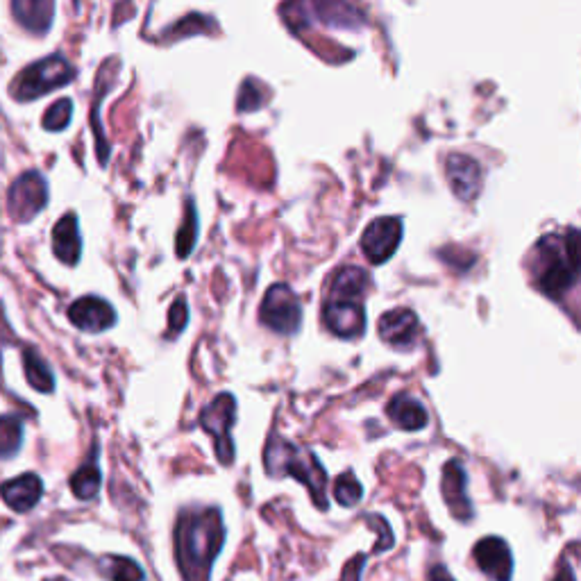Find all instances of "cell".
I'll list each match as a JSON object with an SVG mask.
<instances>
[{
	"label": "cell",
	"mask_w": 581,
	"mask_h": 581,
	"mask_svg": "<svg viewBox=\"0 0 581 581\" xmlns=\"http://www.w3.org/2000/svg\"><path fill=\"white\" fill-rule=\"evenodd\" d=\"M366 522L375 529L377 534H380V538H377V543L373 547V554H380L384 550H389V547H393L395 538H393L389 522H386L382 516H366Z\"/></svg>",
	"instance_id": "28"
},
{
	"label": "cell",
	"mask_w": 581,
	"mask_h": 581,
	"mask_svg": "<svg viewBox=\"0 0 581 581\" xmlns=\"http://www.w3.org/2000/svg\"><path fill=\"white\" fill-rule=\"evenodd\" d=\"M23 445V423L14 416H0V459L12 457Z\"/></svg>",
	"instance_id": "23"
},
{
	"label": "cell",
	"mask_w": 581,
	"mask_h": 581,
	"mask_svg": "<svg viewBox=\"0 0 581 581\" xmlns=\"http://www.w3.org/2000/svg\"><path fill=\"white\" fill-rule=\"evenodd\" d=\"M532 275L538 291L559 300L577 284L579 277V237L575 227L547 234L532 252Z\"/></svg>",
	"instance_id": "2"
},
{
	"label": "cell",
	"mask_w": 581,
	"mask_h": 581,
	"mask_svg": "<svg viewBox=\"0 0 581 581\" xmlns=\"http://www.w3.org/2000/svg\"><path fill=\"white\" fill-rule=\"evenodd\" d=\"M48 202V184L39 171H28L10 187V212L16 221H32Z\"/></svg>",
	"instance_id": "8"
},
{
	"label": "cell",
	"mask_w": 581,
	"mask_h": 581,
	"mask_svg": "<svg viewBox=\"0 0 581 581\" xmlns=\"http://www.w3.org/2000/svg\"><path fill=\"white\" fill-rule=\"evenodd\" d=\"M175 561L184 581H209L212 568L223 550L225 525L216 507L184 509L175 522Z\"/></svg>",
	"instance_id": "1"
},
{
	"label": "cell",
	"mask_w": 581,
	"mask_h": 581,
	"mask_svg": "<svg viewBox=\"0 0 581 581\" xmlns=\"http://www.w3.org/2000/svg\"><path fill=\"white\" fill-rule=\"evenodd\" d=\"M69 321L84 332H105L116 323V311L103 298L84 296L71 305Z\"/></svg>",
	"instance_id": "13"
},
{
	"label": "cell",
	"mask_w": 581,
	"mask_h": 581,
	"mask_svg": "<svg viewBox=\"0 0 581 581\" xmlns=\"http://www.w3.org/2000/svg\"><path fill=\"white\" fill-rule=\"evenodd\" d=\"M361 300H364L361 296L330 289V296H327L323 307L327 330L339 339H357L366 330V311Z\"/></svg>",
	"instance_id": "7"
},
{
	"label": "cell",
	"mask_w": 581,
	"mask_h": 581,
	"mask_svg": "<svg viewBox=\"0 0 581 581\" xmlns=\"http://www.w3.org/2000/svg\"><path fill=\"white\" fill-rule=\"evenodd\" d=\"M234 420H237V400L232 393H221L200 414V425L207 434H212L216 457L223 466H230L234 461V441L230 436Z\"/></svg>",
	"instance_id": "5"
},
{
	"label": "cell",
	"mask_w": 581,
	"mask_h": 581,
	"mask_svg": "<svg viewBox=\"0 0 581 581\" xmlns=\"http://www.w3.org/2000/svg\"><path fill=\"white\" fill-rule=\"evenodd\" d=\"M12 12L23 28L35 35H44L53 25L55 5L50 0H14Z\"/></svg>",
	"instance_id": "18"
},
{
	"label": "cell",
	"mask_w": 581,
	"mask_h": 581,
	"mask_svg": "<svg viewBox=\"0 0 581 581\" xmlns=\"http://www.w3.org/2000/svg\"><path fill=\"white\" fill-rule=\"evenodd\" d=\"M189 323V305H187V298L180 296L178 300L173 302L171 311H168V339H173V336H178L184 327Z\"/></svg>",
	"instance_id": "27"
},
{
	"label": "cell",
	"mask_w": 581,
	"mask_h": 581,
	"mask_svg": "<svg viewBox=\"0 0 581 581\" xmlns=\"http://www.w3.org/2000/svg\"><path fill=\"white\" fill-rule=\"evenodd\" d=\"M0 495H3L7 507L25 513L37 507L41 495H44V482L35 473H25L0 486Z\"/></svg>",
	"instance_id": "15"
},
{
	"label": "cell",
	"mask_w": 581,
	"mask_h": 581,
	"mask_svg": "<svg viewBox=\"0 0 581 581\" xmlns=\"http://www.w3.org/2000/svg\"><path fill=\"white\" fill-rule=\"evenodd\" d=\"M552 581H577V577H575V570H572V566L570 563L563 559L561 563H559V570H557V577H554Z\"/></svg>",
	"instance_id": "30"
},
{
	"label": "cell",
	"mask_w": 581,
	"mask_h": 581,
	"mask_svg": "<svg viewBox=\"0 0 581 581\" xmlns=\"http://www.w3.org/2000/svg\"><path fill=\"white\" fill-rule=\"evenodd\" d=\"M98 570L100 575L109 581H143L146 575H143L141 566L134 559L128 557H116V554H107L98 561Z\"/></svg>",
	"instance_id": "21"
},
{
	"label": "cell",
	"mask_w": 581,
	"mask_h": 581,
	"mask_svg": "<svg viewBox=\"0 0 581 581\" xmlns=\"http://www.w3.org/2000/svg\"><path fill=\"white\" fill-rule=\"evenodd\" d=\"M53 252L66 266H75L82 257L80 223L73 212L62 216L53 227Z\"/></svg>",
	"instance_id": "16"
},
{
	"label": "cell",
	"mask_w": 581,
	"mask_h": 581,
	"mask_svg": "<svg viewBox=\"0 0 581 581\" xmlns=\"http://www.w3.org/2000/svg\"><path fill=\"white\" fill-rule=\"evenodd\" d=\"M48 581H69V579H64V577H55V579H48Z\"/></svg>",
	"instance_id": "32"
},
{
	"label": "cell",
	"mask_w": 581,
	"mask_h": 581,
	"mask_svg": "<svg viewBox=\"0 0 581 581\" xmlns=\"http://www.w3.org/2000/svg\"><path fill=\"white\" fill-rule=\"evenodd\" d=\"M268 100V91L261 82L248 78L243 82L241 94H239V109L241 112H255Z\"/></svg>",
	"instance_id": "26"
},
{
	"label": "cell",
	"mask_w": 581,
	"mask_h": 581,
	"mask_svg": "<svg viewBox=\"0 0 581 581\" xmlns=\"http://www.w3.org/2000/svg\"><path fill=\"white\" fill-rule=\"evenodd\" d=\"M468 475L463 463L452 459L445 463L443 468V482H441V491H443V500L448 504L450 513L461 522H468L473 518V502H470L468 493Z\"/></svg>",
	"instance_id": "11"
},
{
	"label": "cell",
	"mask_w": 581,
	"mask_h": 581,
	"mask_svg": "<svg viewBox=\"0 0 581 581\" xmlns=\"http://www.w3.org/2000/svg\"><path fill=\"white\" fill-rule=\"evenodd\" d=\"M100 482H103V475H100V466L94 457L75 470L71 477V491L78 500H94L100 491Z\"/></svg>",
	"instance_id": "20"
},
{
	"label": "cell",
	"mask_w": 581,
	"mask_h": 581,
	"mask_svg": "<svg viewBox=\"0 0 581 581\" xmlns=\"http://www.w3.org/2000/svg\"><path fill=\"white\" fill-rule=\"evenodd\" d=\"M71 119H73L71 98H60L57 103L48 107V112L44 114V121L41 123H44V128L50 132H60L71 123Z\"/></svg>",
	"instance_id": "25"
},
{
	"label": "cell",
	"mask_w": 581,
	"mask_h": 581,
	"mask_svg": "<svg viewBox=\"0 0 581 581\" xmlns=\"http://www.w3.org/2000/svg\"><path fill=\"white\" fill-rule=\"evenodd\" d=\"M380 336L393 348H409L418 336V316L411 309L386 311L380 318Z\"/></svg>",
	"instance_id": "14"
},
{
	"label": "cell",
	"mask_w": 581,
	"mask_h": 581,
	"mask_svg": "<svg viewBox=\"0 0 581 581\" xmlns=\"http://www.w3.org/2000/svg\"><path fill=\"white\" fill-rule=\"evenodd\" d=\"M427 581H454V579L450 577V572L445 566H434L432 570H429Z\"/></svg>",
	"instance_id": "31"
},
{
	"label": "cell",
	"mask_w": 581,
	"mask_h": 581,
	"mask_svg": "<svg viewBox=\"0 0 581 581\" xmlns=\"http://www.w3.org/2000/svg\"><path fill=\"white\" fill-rule=\"evenodd\" d=\"M386 414H389L391 423L404 429V432H418V429H425L429 423L425 404L409 393L395 395L389 402V407H386Z\"/></svg>",
	"instance_id": "17"
},
{
	"label": "cell",
	"mask_w": 581,
	"mask_h": 581,
	"mask_svg": "<svg viewBox=\"0 0 581 581\" xmlns=\"http://www.w3.org/2000/svg\"><path fill=\"white\" fill-rule=\"evenodd\" d=\"M445 173H448L452 193L463 202L475 200L482 191V166L473 157L461 153L450 155Z\"/></svg>",
	"instance_id": "12"
},
{
	"label": "cell",
	"mask_w": 581,
	"mask_h": 581,
	"mask_svg": "<svg viewBox=\"0 0 581 581\" xmlns=\"http://www.w3.org/2000/svg\"><path fill=\"white\" fill-rule=\"evenodd\" d=\"M198 241V214H196V205L189 200L187 202V214H184L182 227L178 230V239H175V252H178L180 259H187L193 248H196Z\"/></svg>",
	"instance_id": "22"
},
{
	"label": "cell",
	"mask_w": 581,
	"mask_h": 581,
	"mask_svg": "<svg viewBox=\"0 0 581 581\" xmlns=\"http://www.w3.org/2000/svg\"><path fill=\"white\" fill-rule=\"evenodd\" d=\"M366 561H368V554H357V557H352L343 566L339 581H361V572H364Z\"/></svg>",
	"instance_id": "29"
},
{
	"label": "cell",
	"mask_w": 581,
	"mask_h": 581,
	"mask_svg": "<svg viewBox=\"0 0 581 581\" xmlns=\"http://www.w3.org/2000/svg\"><path fill=\"white\" fill-rule=\"evenodd\" d=\"M264 463L268 475L298 479L309 488L316 507L327 509V473L314 452L273 434L266 443Z\"/></svg>",
	"instance_id": "3"
},
{
	"label": "cell",
	"mask_w": 581,
	"mask_h": 581,
	"mask_svg": "<svg viewBox=\"0 0 581 581\" xmlns=\"http://www.w3.org/2000/svg\"><path fill=\"white\" fill-rule=\"evenodd\" d=\"M402 241V218L384 216L375 218L364 230L361 237V250H364L370 264H384L389 261Z\"/></svg>",
	"instance_id": "9"
},
{
	"label": "cell",
	"mask_w": 581,
	"mask_h": 581,
	"mask_svg": "<svg viewBox=\"0 0 581 581\" xmlns=\"http://www.w3.org/2000/svg\"><path fill=\"white\" fill-rule=\"evenodd\" d=\"M334 498L341 507H357L359 500L364 498V486L352 473H343L334 482Z\"/></svg>",
	"instance_id": "24"
},
{
	"label": "cell",
	"mask_w": 581,
	"mask_h": 581,
	"mask_svg": "<svg viewBox=\"0 0 581 581\" xmlns=\"http://www.w3.org/2000/svg\"><path fill=\"white\" fill-rule=\"evenodd\" d=\"M23 366H25V377H28L32 389L41 391V393L55 391L53 370H50V366L46 364V359L41 357L37 350H32V348L23 350Z\"/></svg>",
	"instance_id": "19"
},
{
	"label": "cell",
	"mask_w": 581,
	"mask_h": 581,
	"mask_svg": "<svg viewBox=\"0 0 581 581\" xmlns=\"http://www.w3.org/2000/svg\"><path fill=\"white\" fill-rule=\"evenodd\" d=\"M259 318L277 334H296L302 325V305L289 284H273L261 302Z\"/></svg>",
	"instance_id": "6"
},
{
	"label": "cell",
	"mask_w": 581,
	"mask_h": 581,
	"mask_svg": "<svg viewBox=\"0 0 581 581\" xmlns=\"http://www.w3.org/2000/svg\"><path fill=\"white\" fill-rule=\"evenodd\" d=\"M475 563L488 579L493 581H511L513 575V557L507 541L500 536H486L475 545L473 550Z\"/></svg>",
	"instance_id": "10"
},
{
	"label": "cell",
	"mask_w": 581,
	"mask_h": 581,
	"mask_svg": "<svg viewBox=\"0 0 581 581\" xmlns=\"http://www.w3.org/2000/svg\"><path fill=\"white\" fill-rule=\"evenodd\" d=\"M75 78L73 64L62 55H50L46 60H39L23 69L19 78L12 84V96L16 100H37L50 94L53 89H60Z\"/></svg>",
	"instance_id": "4"
}]
</instances>
